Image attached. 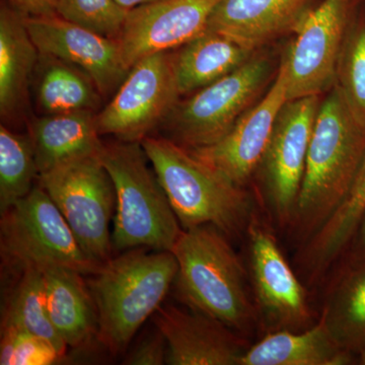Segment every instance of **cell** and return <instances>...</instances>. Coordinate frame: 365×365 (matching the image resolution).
Masks as SVG:
<instances>
[{"instance_id":"6da1fadb","label":"cell","mask_w":365,"mask_h":365,"mask_svg":"<svg viewBox=\"0 0 365 365\" xmlns=\"http://www.w3.org/2000/svg\"><path fill=\"white\" fill-rule=\"evenodd\" d=\"M364 155L365 129L334 86L319 104L292 222L306 241L344 198Z\"/></svg>"},{"instance_id":"7a4b0ae2","label":"cell","mask_w":365,"mask_h":365,"mask_svg":"<svg viewBox=\"0 0 365 365\" xmlns=\"http://www.w3.org/2000/svg\"><path fill=\"white\" fill-rule=\"evenodd\" d=\"M178 269L173 252L134 248L106 262L88 281L98 312L97 338L113 355L126 351L144 322L162 306Z\"/></svg>"},{"instance_id":"3957f363","label":"cell","mask_w":365,"mask_h":365,"mask_svg":"<svg viewBox=\"0 0 365 365\" xmlns=\"http://www.w3.org/2000/svg\"><path fill=\"white\" fill-rule=\"evenodd\" d=\"M182 230L213 225L227 237L240 234L249 215L242 187L170 138L141 141Z\"/></svg>"},{"instance_id":"277c9868","label":"cell","mask_w":365,"mask_h":365,"mask_svg":"<svg viewBox=\"0 0 365 365\" xmlns=\"http://www.w3.org/2000/svg\"><path fill=\"white\" fill-rule=\"evenodd\" d=\"M225 237L210 225L182 230L172 250L179 265L174 284L192 311L245 331L251 325L253 307L244 266Z\"/></svg>"},{"instance_id":"5b68a950","label":"cell","mask_w":365,"mask_h":365,"mask_svg":"<svg viewBox=\"0 0 365 365\" xmlns=\"http://www.w3.org/2000/svg\"><path fill=\"white\" fill-rule=\"evenodd\" d=\"M100 158L116 192L113 248L172 252L182 228L143 144L104 143Z\"/></svg>"},{"instance_id":"8992f818","label":"cell","mask_w":365,"mask_h":365,"mask_svg":"<svg viewBox=\"0 0 365 365\" xmlns=\"http://www.w3.org/2000/svg\"><path fill=\"white\" fill-rule=\"evenodd\" d=\"M2 258L18 270L66 267L83 275H95L100 264L88 258L76 235L42 187L1 213Z\"/></svg>"},{"instance_id":"52a82bcc","label":"cell","mask_w":365,"mask_h":365,"mask_svg":"<svg viewBox=\"0 0 365 365\" xmlns=\"http://www.w3.org/2000/svg\"><path fill=\"white\" fill-rule=\"evenodd\" d=\"M100 155L73 158L39 175L38 180L83 252L103 265L112 258L110 222L116 209V192Z\"/></svg>"},{"instance_id":"ba28073f","label":"cell","mask_w":365,"mask_h":365,"mask_svg":"<svg viewBox=\"0 0 365 365\" xmlns=\"http://www.w3.org/2000/svg\"><path fill=\"white\" fill-rule=\"evenodd\" d=\"M271 76L267 57L253 55L241 67L182 103L165 118L172 140L187 148L211 145L249 111Z\"/></svg>"},{"instance_id":"9c48e42d","label":"cell","mask_w":365,"mask_h":365,"mask_svg":"<svg viewBox=\"0 0 365 365\" xmlns=\"http://www.w3.org/2000/svg\"><path fill=\"white\" fill-rule=\"evenodd\" d=\"M180 93L174 52L150 55L134 64L111 101L97 113L100 135L141 143L174 109Z\"/></svg>"},{"instance_id":"30bf717a","label":"cell","mask_w":365,"mask_h":365,"mask_svg":"<svg viewBox=\"0 0 365 365\" xmlns=\"http://www.w3.org/2000/svg\"><path fill=\"white\" fill-rule=\"evenodd\" d=\"M352 0H323L295 26V39L283 55L287 101L319 96L335 86L341 50L351 23Z\"/></svg>"},{"instance_id":"8fae6325","label":"cell","mask_w":365,"mask_h":365,"mask_svg":"<svg viewBox=\"0 0 365 365\" xmlns=\"http://www.w3.org/2000/svg\"><path fill=\"white\" fill-rule=\"evenodd\" d=\"M319 104V96L287 101L261 160L269 203L280 225L294 222Z\"/></svg>"},{"instance_id":"7c38bea8","label":"cell","mask_w":365,"mask_h":365,"mask_svg":"<svg viewBox=\"0 0 365 365\" xmlns=\"http://www.w3.org/2000/svg\"><path fill=\"white\" fill-rule=\"evenodd\" d=\"M220 0H157L128 11L118 37L122 61L130 71L150 55L173 51L205 32Z\"/></svg>"},{"instance_id":"4fadbf2b","label":"cell","mask_w":365,"mask_h":365,"mask_svg":"<svg viewBox=\"0 0 365 365\" xmlns=\"http://www.w3.org/2000/svg\"><path fill=\"white\" fill-rule=\"evenodd\" d=\"M287 66L282 57L265 97L245 113L227 135L203 148H189L195 157L242 187L261 163L274 125L287 102Z\"/></svg>"},{"instance_id":"5bb4252c","label":"cell","mask_w":365,"mask_h":365,"mask_svg":"<svg viewBox=\"0 0 365 365\" xmlns=\"http://www.w3.org/2000/svg\"><path fill=\"white\" fill-rule=\"evenodd\" d=\"M29 34L42 54L56 57L86 72L103 98L116 93L128 71L118 41L62 19L58 14L26 18Z\"/></svg>"},{"instance_id":"9a60e30c","label":"cell","mask_w":365,"mask_h":365,"mask_svg":"<svg viewBox=\"0 0 365 365\" xmlns=\"http://www.w3.org/2000/svg\"><path fill=\"white\" fill-rule=\"evenodd\" d=\"M250 252L257 302L276 328H294L309 319L307 294L277 242L258 222L250 225Z\"/></svg>"},{"instance_id":"2e32d148","label":"cell","mask_w":365,"mask_h":365,"mask_svg":"<svg viewBox=\"0 0 365 365\" xmlns=\"http://www.w3.org/2000/svg\"><path fill=\"white\" fill-rule=\"evenodd\" d=\"M153 323L167 340V364L241 365L248 348L225 324L173 306H160Z\"/></svg>"},{"instance_id":"e0dca14e","label":"cell","mask_w":365,"mask_h":365,"mask_svg":"<svg viewBox=\"0 0 365 365\" xmlns=\"http://www.w3.org/2000/svg\"><path fill=\"white\" fill-rule=\"evenodd\" d=\"M311 0H220L207 32L222 34L255 51L283 34L294 32Z\"/></svg>"},{"instance_id":"ac0fdd59","label":"cell","mask_w":365,"mask_h":365,"mask_svg":"<svg viewBox=\"0 0 365 365\" xmlns=\"http://www.w3.org/2000/svg\"><path fill=\"white\" fill-rule=\"evenodd\" d=\"M40 52L33 42L25 16L2 2L0 9V115L2 123L25 115L29 91Z\"/></svg>"},{"instance_id":"d6986e66","label":"cell","mask_w":365,"mask_h":365,"mask_svg":"<svg viewBox=\"0 0 365 365\" xmlns=\"http://www.w3.org/2000/svg\"><path fill=\"white\" fill-rule=\"evenodd\" d=\"M39 175L85 155H100L104 143L97 126V113L42 115L29 125Z\"/></svg>"},{"instance_id":"ffe728a7","label":"cell","mask_w":365,"mask_h":365,"mask_svg":"<svg viewBox=\"0 0 365 365\" xmlns=\"http://www.w3.org/2000/svg\"><path fill=\"white\" fill-rule=\"evenodd\" d=\"M50 322L67 347L78 348L97 336V307L83 274L66 267L43 270Z\"/></svg>"},{"instance_id":"44dd1931","label":"cell","mask_w":365,"mask_h":365,"mask_svg":"<svg viewBox=\"0 0 365 365\" xmlns=\"http://www.w3.org/2000/svg\"><path fill=\"white\" fill-rule=\"evenodd\" d=\"M352 356L341 347L323 317L302 333L269 334L247 349L241 365H343L350 364Z\"/></svg>"},{"instance_id":"7402d4cb","label":"cell","mask_w":365,"mask_h":365,"mask_svg":"<svg viewBox=\"0 0 365 365\" xmlns=\"http://www.w3.org/2000/svg\"><path fill=\"white\" fill-rule=\"evenodd\" d=\"M365 212V155L347 193L309 239L299 254V264L316 279L348 251Z\"/></svg>"},{"instance_id":"603a6c76","label":"cell","mask_w":365,"mask_h":365,"mask_svg":"<svg viewBox=\"0 0 365 365\" xmlns=\"http://www.w3.org/2000/svg\"><path fill=\"white\" fill-rule=\"evenodd\" d=\"M255 51L222 34L205 32L174 52L180 95L205 88L241 67Z\"/></svg>"},{"instance_id":"cb8c5ba5","label":"cell","mask_w":365,"mask_h":365,"mask_svg":"<svg viewBox=\"0 0 365 365\" xmlns=\"http://www.w3.org/2000/svg\"><path fill=\"white\" fill-rule=\"evenodd\" d=\"M33 95L42 115L90 111L98 113L102 93L81 68L40 53L34 72Z\"/></svg>"},{"instance_id":"d4e9b609","label":"cell","mask_w":365,"mask_h":365,"mask_svg":"<svg viewBox=\"0 0 365 365\" xmlns=\"http://www.w3.org/2000/svg\"><path fill=\"white\" fill-rule=\"evenodd\" d=\"M1 327L20 329L38 336L66 356L67 345L48 316L44 272L40 269L21 270L20 278L2 309Z\"/></svg>"},{"instance_id":"484cf974","label":"cell","mask_w":365,"mask_h":365,"mask_svg":"<svg viewBox=\"0 0 365 365\" xmlns=\"http://www.w3.org/2000/svg\"><path fill=\"white\" fill-rule=\"evenodd\" d=\"M349 264L323 317L341 347L359 355L365 346V260Z\"/></svg>"},{"instance_id":"4316f807","label":"cell","mask_w":365,"mask_h":365,"mask_svg":"<svg viewBox=\"0 0 365 365\" xmlns=\"http://www.w3.org/2000/svg\"><path fill=\"white\" fill-rule=\"evenodd\" d=\"M39 178L30 135L0 126V213L28 195Z\"/></svg>"},{"instance_id":"83f0119b","label":"cell","mask_w":365,"mask_h":365,"mask_svg":"<svg viewBox=\"0 0 365 365\" xmlns=\"http://www.w3.org/2000/svg\"><path fill=\"white\" fill-rule=\"evenodd\" d=\"M335 86L365 129V14L351 21L338 62Z\"/></svg>"},{"instance_id":"f1b7e54d","label":"cell","mask_w":365,"mask_h":365,"mask_svg":"<svg viewBox=\"0 0 365 365\" xmlns=\"http://www.w3.org/2000/svg\"><path fill=\"white\" fill-rule=\"evenodd\" d=\"M128 11L115 0H57L56 13L62 19L115 40Z\"/></svg>"},{"instance_id":"f546056e","label":"cell","mask_w":365,"mask_h":365,"mask_svg":"<svg viewBox=\"0 0 365 365\" xmlns=\"http://www.w3.org/2000/svg\"><path fill=\"white\" fill-rule=\"evenodd\" d=\"M66 359L47 341L33 334L1 327L0 364L51 365Z\"/></svg>"},{"instance_id":"4dcf8cb0","label":"cell","mask_w":365,"mask_h":365,"mask_svg":"<svg viewBox=\"0 0 365 365\" xmlns=\"http://www.w3.org/2000/svg\"><path fill=\"white\" fill-rule=\"evenodd\" d=\"M168 344L165 336L155 330L144 336L124 359L127 365H163L167 364Z\"/></svg>"},{"instance_id":"1f68e13d","label":"cell","mask_w":365,"mask_h":365,"mask_svg":"<svg viewBox=\"0 0 365 365\" xmlns=\"http://www.w3.org/2000/svg\"><path fill=\"white\" fill-rule=\"evenodd\" d=\"M6 2L26 18L57 14V0H6Z\"/></svg>"},{"instance_id":"d6a6232c","label":"cell","mask_w":365,"mask_h":365,"mask_svg":"<svg viewBox=\"0 0 365 365\" xmlns=\"http://www.w3.org/2000/svg\"><path fill=\"white\" fill-rule=\"evenodd\" d=\"M350 261L365 260V212L349 246Z\"/></svg>"},{"instance_id":"836d02e7","label":"cell","mask_w":365,"mask_h":365,"mask_svg":"<svg viewBox=\"0 0 365 365\" xmlns=\"http://www.w3.org/2000/svg\"><path fill=\"white\" fill-rule=\"evenodd\" d=\"M119 6L123 7L126 11L136 9V7L144 6V4H151L157 0H115Z\"/></svg>"},{"instance_id":"e575fe53","label":"cell","mask_w":365,"mask_h":365,"mask_svg":"<svg viewBox=\"0 0 365 365\" xmlns=\"http://www.w3.org/2000/svg\"><path fill=\"white\" fill-rule=\"evenodd\" d=\"M359 361L360 364L365 365V346L359 354Z\"/></svg>"}]
</instances>
